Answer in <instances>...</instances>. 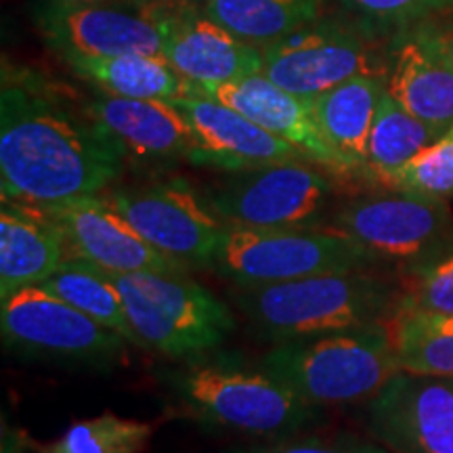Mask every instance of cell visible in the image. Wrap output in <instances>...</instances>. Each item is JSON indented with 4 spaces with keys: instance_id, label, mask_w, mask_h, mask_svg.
Listing matches in <instances>:
<instances>
[{
    "instance_id": "cell-21",
    "label": "cell",
    "mask_w": 453,
    "mask_h": 453,
    "mask_svg": "<svg viewBox=\"0 0 453 453\" xmlns=\"http://www.w3.org/2000/svg\"><path fill=\"white\" fill-rule=\"evenodd\" d=\"M387 82L376 73H359L311 101L321 134L347 173L365 170L373 116Z\"/></svg>"
},
{
    "instance_id": "cell-30",
    "label": "cell",
    "mask_w": 453,
    "mask_h": 453,
    "mask_svg": "<svg viewBox=\"0 0 453 453\" xmlns=\"http://www.w3.org/2000/svg\"><path fill=\"white\" fill-rule=\"evenodd\" d=\"M246 453H393L384 445L367 443L350 434H340V437H300L294 439H277V443L257 447V449Z\"/></svg>"
},
{
    "instance_id": "cell-28",
    "label": "cell",
    "mask_w": 453,
    "mask_h": 453,
    "mask_svg": "<svg viewBox=\"0 0 453 453\" xmlns=\"http://www.w3.org/2000/svg\"><path fill=\"white\" fill-rule=\"evenodd\" d=\"M384 187L433 197L453 194V128L411 157Z\"/></svg>"
},
{
    "instance_id": "cell-13",
    "label": "cell",
    "mask_w": 453,
    "mask_h": 453,
    "mask_svg": "<svg viewBox=\"0 0 453 453\" xmlns=\"http://www.w3.org/2000/svg\"><path fill=\"white\" fill-rule=\"evenodd\" d=\"M260 73L307 101L359 73H376L364 42L338 24L313 21L288 36L260 44Z\"/></svg>"
},
{
    "instance_id": "cell-19",
    "label": "cell",
    "mask_w": 453,
    "mask_h": 453,
    "mask_svg": "<svg viewBox=\"0 0 453 453\" xmlns=\"http://www.w3.org/2000/svg\"><path fill=\"white\" fill-rule=\"evenodd\" d=\"M61 229L47 212L3 200L0 211V300L27 286H41L64 265Z\"/></svg>"
},
{
    "instance_id": "cell-29",
    "label": "cell",
    "mask_w": 453,
    "mask_h": 453,
    "mask_svg": "<svg viewBox=\"0 0 453 453\" xmlns=\"http://www.w3.org/2000/svg\"><path fill=\"white\" fill-rule=\"evenodd\" d=\"M399 304L453 315V250H443L418 265Z\"/></svg>"
},
{
    "instance_id": "cell-33",
    "label": "cell",
    "mask_w": 453,
    "mask_h": 453,
    "mask_svg": "<svg viewBox=\"0 0 453 453\" xmlns=\"http://www.w3.org/2000/svg\"><path fill=\"white\" fill-rule=\"evenodd\" d=\"M445 50H447V55H449V59L453 64V36L447 38V41H445Z\"/></svg>"
},
{
    "instance_id": "cell-4",
    "label": "cell",
    "mask_w": 453,
    "mask_h": 453,
    "mask_svg": "<svg viewBox=\"0 0 453 453\" xmlns=\"http://www.w3.org/2000/svg\"><path fill=\"white\" fill-rule=\"evenodd\" d=\"M166 387L191 416L254 437H292L317 418L315 405L263 365L252 370L223 359L191 361L166 372Z\"/></svg>"
},
{
    "instance_id": "cell-5",
    "label": "cell",
    "mask_w": 453,
    "mask_h": 453,
    "mask_svg": "<svg viewBox=\"0 0 453 453\" xmlns=\"http://www.w3.org/2000/svg\"><path fill=\"white\" fill-rule=\"evenodd\" d=\"M104 273L120 292L141 347L177 359L196 357L220 347L234 332L229 307L185 273Z\"/></svg>"
},
{
    "instance_id": "cell-18",
    "label": "cell",
    "mask_w": 453,
    "mask_h": 453,
    "mask_svg": "<svg viewBox=\"0 0 453 453\" xmlns=\"http://www.w3.org/2000/svg\"><path fill=\"white\" fill-rule=\"evenodd\" d=\"M118 143L124 156L139 162L166 164L191 160L194 133L183 111L173 101L127 99L101 95L84 105Z\"/></svg>"
},
{
    "instance_id": "cell-7",
    "label": "cell",
    "mask_w": 453,
    "mask_h": 453,
    "mask_svg": "<svg viewBox=\"0 0 453 453\" xmlns=\"http://www.w3.org/2000/svg\"><path fill=\"white\" fill-rule=\"evenodd\" d=\"M332 196V183L304 160L237 170L202 197L226 226L311 229Z\"/></svg>"
},
{
    "instance_id": "cell-14",
    "label": "cell",
    "mask_w": 453,
    "mask_h": 453,
    "mask_svg": "<svg viewBox=\"0 0 453 453\" xmlns=\"http://www.w3.org/2000/svg\"><path fill=\"white\" fill-rule=\"evenodd\" d=\"M64 234L67 252L110 273H185L187 265L150 246L107 203L104 196H84L41 208Z\"/></svg>"
},
{
    "instance_id": "cell-25",
    "label": "cell",
    "mask_w": 453,
    "mask_h": 453,
    "mask_svg": "<svg viewBox=\"0 0 453 453\" xmlns=\"http://www.w3.org/2000/svg\"><path fill=\"white\" fill-rule=\"evenodd\" d=\"M321 4L324 0H211L202 11L242 41L260 47L313 24Z\"/></svg>"
},
{
    "instance_id": "cell-8",
    "label": "cell",
    "mask_w": 453,
    "mask_h": 453,
    "mask_svg": "<svg viewBox=\"0 0 453 453\" xmlns=\"http://www.w3.org/2000/svg\"><path fill=\"white\" fill-rule=\"evenodd\" d=\"M451 214L443 197L395 191L361 197L336 212L327 229L361 246L373 260H424L443 252Z\"/></svg>"
},
{
    "instance_id": "cell-1",
    "label": "cell",
    "mask_w": 453,
    "mask_h": 453,
    "mask_svg": "<svg viewBox=\"0 0 453 453\" xmlns=\"http://www.w3.org/2000/svg\"><path fill=\"white\" fill-rule=\"evenodd\" d=\"M124 162L122 145L87 111L76 116L47 90L3 72V200L47 208L99 196L120 177Z\"/></svg>"
},
{
    "instance_id": "cell-20",
    "label": "cell",
    "mask_w": 453,
    "mask_h": 453,
    "mask_svg": "<svg viewBox=\"0 0 453 453\" xmlns=\"http://www.w3.org/2000/svg\"><path fill=\"white\" fill-rule=\"evenodd\" d=\"M396 104L439 128H453V64L445 50V38L418 36L396 49L387 81Z\"/></svg>"
},
{
    "instance_id": "cell-9",
    "label": "cell",
    "mask_w": 453,
    "mask_h": 453,
    "mask_svg": "<svg viewBox=\"0 0 453 453\" xmlns=\"http://www.w3.org/2000/svg\"><path fill=\"white\" fill-rule=\"evenodd\" d=\"M0 327L7 347L47 359L99 364L124 350L120 334L107 330L42 286L21 288L3 298Z\"/></svg>"
},
{
    "instance_id": "cell-27",
    "label": "cell",
    "mask_w": 453,
    "mask_h": 453,
    "mask_svg": "<svg viewBox=\"0 0 453 453\" xmlns=\"http://www.w3.org/2000/svg\"><path fill=\"white\" fill-rule=\"evenodd\" d=\"M151 437L154 426L150 422L105 411L88 420L73 422L59 439L42 445L38 453H141L147 449Z\"/></svg>"
},
{
    "instance_id": "cell-34",
    "label": "cell",
    "mask_w": 453,
    "mask_h": 453,
    "mask_svg": "<svg viewBox=\"0 0 453 453\" xmlns=\"http://www.w3.org/2000/svg\"><path fill=\"white\" fill-rule=\"evenodd\" d=\"M194 3H203V4H206V3H211V0H194Z\"/></svg>"
},
{
    "instance_id": "cell-26",
    "label": "cell",
    "mask_w": 453,
    "mask_h": 453,
    "mask_svg": "<svg viewBox=\"0 0 453 453\" xmlns=\"http://www.w3.org/2000/svg\"><path fill=\"white\" fill-rule=\"evenodd\" d=\"M41 286L50 294H55L57 298L65 300L72 307L82 311L84 315L93 317L97 324L105 326L107 330L120 334L127 342L139 344L137 334H134L127 311H124L118 288L113 286L104 271L93 267L87 260H64V265Z\"/></svg>"
},
{
    "instance_id": "cell-22",
    "label": "cell",
    "mask_w": 453,
    "mask_h": 453,
    "mask_svg": "<svg viewBox=\"0 0 453 453\" xmlns=\"http://www.w3.org/2000/svg\"><path fill=\"white\" fill-rule=\"evenodd\" d=\"M64 61L73 73L113 97L174 101L194 90L164 57L157 55L67 57Z\"/></svg>"
},
{
    "instance_id": "cell-24",
    "label": "cell",
    "mask_w": 453,
    "mask_h": 453,
    "mask_svg": "<svg viewBox=\"0 0 453 453\" xmlns=\"http://www.w3.org/2000/svg\"><path fill=\"white\" fill-rule=\"evenodd\" d=\"M439 128L422 122L396 104L384 88L376 116H373L370 143H367L365 170L380 185H387L411 157L443 137Z\"/></svg>"
},
{
    "instance_id": "cell-2",
    "label": "cell",
    "mask_w": 453,
    "mask_h": 453,
    "mask_svg": "<svg viewBox=\"0 0 453 453\" xmlns=\"http://www.w3.org/2000/svg\"><path fill=\"white\" fill-rule=\"evenodd\" d=\"M399 303L395 288L365 269L243 288L240 296L252 326L277 342L388 321Z\"/></svg>"
},
{
    "instance_id": "cell-15",
    "label": "cell",
    "mask_w": 453,
    "mask_h": 453,
    "mask_svg": "<svg viewBox=\"0 0 453 453\" xmlns=\"http://www.w3.org/2000/svg\"><path fill=\"white\" fill-rule=\"evenodd\" d=\"M173 104L183 111L194 133L196 145L189 162L217 166L226 173L292 160L309 162L288 141L275 137L234 107L208 95L191 90Z\"/></svg>"
},
{
    "instance_id": "cell-32",
    "label": "cell",
    "mask_w": 453,
    "mask_h": 453,
    "mask_svg": "<svg viewBox=\"0 0 453 453\" xmlns=\"http://www.w3.org/2000/svg\"><path fill=\"white\" fill-rule=\"evenodd\" d=\"M50 4H104V3H118V0H42Z\"/></svg>"
},
{
    "instance_id": "cell-11",
    "label": "cell",
    "mask_w": 453,
    "mask_h": 453,
    "mask_svg": "<svg viewBox=\"0 0 453 453\" xmlns=\"http://www.w3.org/2000/svg\"><path fill=\"white\" fill-rule=\"evenodd\" d=\"M36 24L42 38L57 55L64 57H164L166 15L145 13L104 4H50L36 9Z\"/></svg>"
},
{
    "instance_id": "cell-12",
    "label": "cell",
    "mask_w": 453,
    "mask_h": 453,
    "mask_svg": "<svg viewBox=\"0 0 453 453\" xmlns=\"http://www.w3.org/2000/svg\"><path fill=\"white\" fill-rule=\"evenodd\" d=\"M367 426L393 453H453V378L396 372L370 399Z\"/></svg>"
},
{
    "instance_id": "cell-31",
    "label": "cell",
    "mask_w": 453,
    "mask_h": 453,
    "mask_svg": "<svg viewBox=\"0 0 453 453\" xmlns=\"http://www.w3.org/2000/svg\"><path fill=\"white\" fill-rule=\"evenodd\" d=\"M357 13L370 17L380 24H401L434 11L447 9L453 0H347Z\"/></svg>"
},
{
    "instance_id": "cell-16",
    "label": "cell",
    "mask_w": 453,
    "mask_h": 453,
    "mask_svg": "<svg viewBox=\"0 0 453 453\" xmlns=\"http://www.w3.org/2000/svg\"><path fill=\"white\" fill-rule=\"evenodd\" d=\"M164 59L194 88L234 82L263 70L258 44L242 41L203 11L166 17Z\"/></svg>"
},
{
    "instance_id": "cell-6",
    "label": "cell",
    "mask_w": 453,
    "mask_h": 453,
    "mask_svg": "<svg viewBox=\"0 0 453 453\" xmlns=\"http://www.w3.org/2000/svg\"><path fill=\"white\" fill-rule=\"evenodd\" d=\"M372 254L330 229L226 226L211 265L240 288L273 286L334 271L367 269Z\"/></svg>"
},
{
    "instance_id": "cell-3",
    "label": "cell",
    "mask_w": 453,
    "mask_h": 453,
    "mask_svg": "<svg viewBox=\"0 0 453 453\" xmlns=\"http://www.w3.org/2000/svg\"><path fill=\"white\" fill-rule=\"evenodd\" d=\"M260 365L315 407L372 399L399 372L388 321L283 340Z\"/></svg>"
},
{
    "instance_id": "cell-10",
    "label": "cell",
    "mask_w": 453,
    "mask_h": 453,
    "mask_svg": "<svg viewBox=\"0 0 453 453\" xmlns=\"http://www.w3.org/2000/svg\"><path fill=\"white\" fill-rule=\"evenodd\" d=\"M143 240L183 265H211L226 225L180 180L120 187L104 196Z\"/></svg>"
},
{
    "instance_id": "cell-17",
    "label": "cell",
    "mask_w": 453,
    "mask_h": 453,
    "mask_svg": "<svg viewBox=\"0 0 453 453\" xmlns=\"http://www.w3.org/2000/svg\"><path fill=\"white\" fill-rule=\"evenodd\" d=\"M194 90L234 107L248 120L257 122L258 127L269 130L275 137L288 141L309 162L319 164L338 174H347L342 162L338 160V156L334 154L317 127L311 101L277 87L260 72L234 82L212 84V87Z\"/></svg>"
},
{
    "instance_id": "cell-23",
    "label": "cell",
    "mask_w": 453,
    "mask_h": 453,
    "mask_svg": "<svg viewBox=\"0 0 453 453\" xmlns=\"http://www.w3.org/2000/svg\"><path fill=\"white\" fill-rule=\"evenodd\" d=\"M388 327L399 372L453 378V315L399 304Z\"/></svg>"
},
{
    "instance_id": "cell-35",
    "label": "cell",
    "mask_w": 453,
    "mask_h": 453,
    "mask_svg": "<svg viewBox=\"0 0 453 453\" xmlns=\"http://www.w3.org/2000/svg\"><path fill=\"white\" fill-rule=\"evenodd\" d=\"M143 3H147V0H143Z\"/></svg>"
}]
</instances>
